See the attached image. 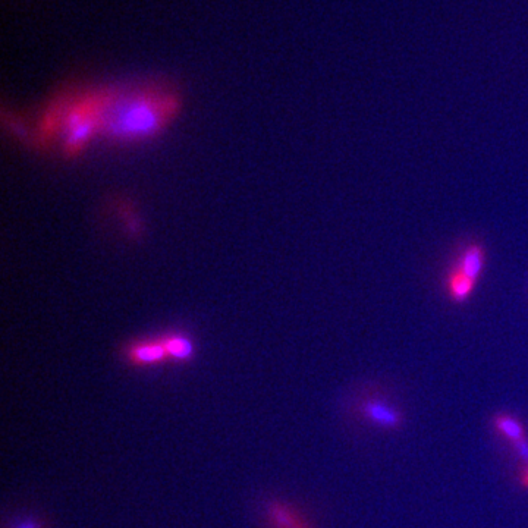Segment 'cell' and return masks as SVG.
Here are the masks:
<instances>
[{"mask_svg":"<svg viewBox=\"0 0 528 528\" xmlns=\"http://www.w3.org/2000/svg\"><path fill=\"white\" fill-rule=\"evenodd\" d=\"M15 528H40V524L34 520H25L18 524V526Z\"/></svg>","mask_w":528,"mask_h":528,"instance_id":"9","label":"cell"},{"mask_svg":"<svg viewBox=\"0 0 528 528\" xmlns=\"http://www.w3.org/2000/svg\"><path fill=\"white\" fill-rule=\"evenodd\" d=\"M269 520L273 528H311L292 506L281 502L269 506Z\"/></svg>","mask_w":528,"mask_h":528,"instance_id":"6","label":"cell"},{"mask_svg":"<svg viewBox=\"0 0 528 528\" xmlns=\"http://www.w3.org/2000/svg\"><path fill=\"white\" fill-rule=\"evenodd\" d=\"M181 109L179 97L156 88L108 90L99 135L118 143L150 140L166 130Z\"/></svg>","mask_w":528,"mask_h":528,"instance_id":"1","label":"cell"},{"mask_svg":"<svg viewBox=\"0 0 528 528\" xmlns=\"http://www.w3.org/2000/svg\"><path fill=\"white\" fill-rule=\"evenodd\" d=\"M165 350L168 352L169 360L190 361L194 357V344L188 336L181 333H169V335L160 338Z\"/></svg>","mask_w":528,"mask_h":528,"instance_id":"7","label":"cell"},{"mask_svg":"<svg viewBox=\"0 0 528 528\" xmlns=\"http://www.w3.org/2000/svg\"><path fill=\"white\" fill-rule=\"evenodd\" d=\"M125 355L132 366L140 367L157 366L169 360L168 352L160 339L135 342L127 348Z\"/></svg>","mask_w":528,"mask_h":528,"instance_id":"5","label":"cell"},{"mask_svg":"<svg viewBox=\"0 0 528 528\" xmlns=\"http://www.w3.org/2000/svg\"><path fill=\"white\" fill-rule=\"evenodd\" d=\"M361 416L383 430H398L404 423L401 410L386 399L367 398L360 405Z\"/></svg>","mask_w":528,"mask_h":528,"instance_id":"4","label":"cell"},{"mask_svg":"<svg viewBox=\"0 0 528 528\" xmlns=\"http://www.w3.org/2000/svg\"><path fill=\"white\" fill-rule=\"evenodd\" d=\"M496 432L504 436L509 443H517L518 440L527 438L526 429L517 417L511 414H498L493 420Z\"/></svg>","mask_w":528,"mask_h":528,"instance_id":"8","label":"cell"},{"mask_svg":"<svg viewBox=\"0 0 528 528\" xmlns=\"http://www.w3.org/2000/svg\"><path fill=\"white\" fill-rule=\"evenodd\" d=\"M106 96L108 90L93 91L65 102L62 144L68 159L80 156L87 149L94 135L99 134Z\"/></svg>","mask_w":528,"mask_h":528,"instance_id":"3","label":"cell"},{"mask_svg":"<svg viewBox=\"0 0 528 528\" xmlns=\"http://www.w3.org/2000/svg\"><path fill=\"white\" fill-rule=\"evenodd\" d=\"M487 264V248L482 240L462 241L446 264L442 291L452 306H465L479 288Z\"/></svg>","mask_w":528,"mask_h":528,"instance_id":"2","label":"cell"}]
</instances>
